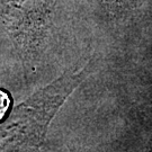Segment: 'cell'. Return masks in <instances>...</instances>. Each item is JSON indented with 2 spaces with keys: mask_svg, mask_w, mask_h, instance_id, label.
<instances>
[{
  "mask_svg": "<svg viewBox=\"0 0 152 152\" xmlns=\"http://www.w3.org/2000/svg\"><path fill=\"white\" fill-rule=\"evenodd\" d=\"M61 0H0V28L25 56L38 53L58 29Z\"/></svg>",
  "mask_w": 152,
  "mask_h": 152,
  "instance_id": "obj_2",
  "label": "cell"
},
{
  "mask_svg": "<svg viewBox=\"0 0 152 152\" xmlns=\"http://www.w3.org/2000/svg\"><path fill=\"white\" fill-rule=\"evenodd\" d=\"M92 16L109 29L133 27L152 17V0H86Z\"/></svg>",
  "mask_w": 152,
  "mask_h": 152,
  "instance_id": "obj_3",
  "label": "cell"
},
{
  "mask_svg": "<svg viewBox=\"0 0 152 152\" xmlns=\"http://www.w3.org/2000/svg\"><path fill=\"white\" fill-rule=\"evenodd\" d=\"M94 59L78 71L65 72L16 106L0 123V152H36L51 120L66 98L91 73Z\"/></svg>",
  "mask_w": 152,
  "mask_h": 152,
  "instance_id": "obj_1",
  "label": "cell"
}]
</instances>
